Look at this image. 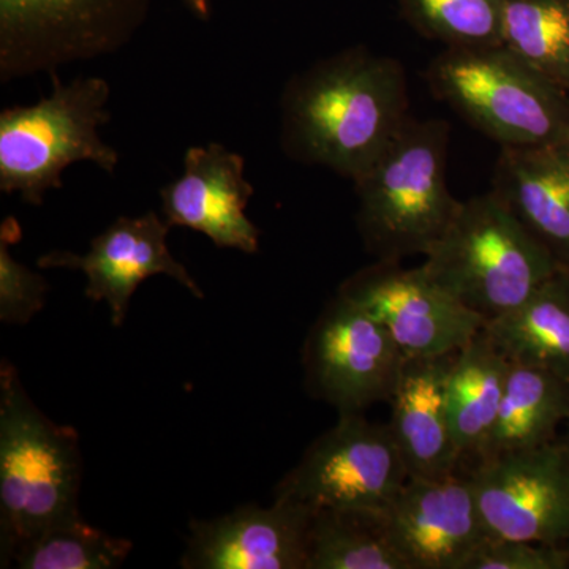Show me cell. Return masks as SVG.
<instances>
[{"instance_id":"obj_1","label":"cell","mask_w":569,"mask_h":569,"mask_svg":"<svg viewBox=\"0 0 569 569\" xmlns=\"http://www.w3.org/2000/svg\"><path fill=\"white\" fill-rule=\"evenodd\" d=\"M280 108L287 157L355 182L410 118L406 70L388 56L350 48L291 78Z\"/></svg>"},{"instance_id":"obj_13","label":"cell","mask_w":569,"mask_h":569,"mask_svg":"<svg viewBox=\"0 0 569 569\" xmlns=\"http://www.w3.org/2000/svg\"><path fill=\"white\" fill-rule=\"evenodd\" d=\"M171 224L156 212L119 217L92 239L88 252L54 250L37 260L40 269H70L88 279L84 295L110 307L111 321L122 326L130 301L141 282L152 276H168L197 298H203L186 266L168 249Z\"/></svg>"},{"instance_id":"obj_12","label":"cell","mask_w":569,"mask_h":569,"mask_svg":"<svg viewBox=\"0 0 569 569\" xmlns=\"http://www.w3.org/2000/svg\"><path fill=\"white\" fill-rule=\"evenodd\" d=\"M383 520L410 569H467L492 537L462 468L447 477L408 478Z\"/></svg>"},{"instance_id":"obj_10","label":"cell","mask_w":569,"mask_h":569,"mask_svg":"<svg viewBox=\"0 0 569 569\" xmlns=\"http://www.w3.org/2000/svg\"><path fill=\"white\" fill-rule=\"evenodd\" d=\"M466 471L492 537L568 548L569 448L560 437Z\"/></svg>"},{"instance_id":"obj_28","label":"cell","mask_w":569,"mask_h":569,"mask_svg":"<svg viewBox=\"0 0 569 569\" xmlns=\"http://www.w3.org/2000/svg\"><path fill=\"white\" fill-rule=\"evenodd\" d=\"M565 425H567V432H565V436L560 437V438H561V440L565 441V443H567V447L569 448V417L567 419V422H565Z\"/></svg>"},{"instance_id":"obj_9","label":"cell","mask_w":569,"mask_h":569,"mask_svg":"<svg viewBox=\"0 0 569 569\" xmlns=\"http://www.w3.org/2000/svg\"><path fill=\"white\" fill-rule=\"evenodd\" d=\"M406 361L388 329L339 293L310 328L302 350L307 391L339 415L389 402Z\"/></svg>"},{"instance_id":"obj_18","label":"cell","mask_w":569,"mask_h":569,"mask_svg":"<svg viewBox=\"0 0 569 569\" xmlns=\"http://www.w3.org/2000/svg\"><path fill=\"white\" fill-rule=\"evenodd\" d=\"M485 331L512 365L538 367L569 383V269L560 268Z\"/></svg>"},{"instance_id":"obj_25","label":"cell","mask_w":569,"mask_h":569,"mask_svg":"<svg viewBox=\"0 0 569 569\" xmlns=\"http://www.w3.org/2000/svg\"><path fill=\"white\" fill-rule=\"evenodd\" d=\"M21 238V227L13 217L0 228V321L28 325L47 305V279L11 253V244Z\"/></svg>"},{"instance_id":"obj_11","label":"cell","mask_w":569,"mask_h":569,"mask_svg":"<svg viewBox=\"0 0 569 569\" xmlns=\"http://www.w3.org/2000/svg\"><path fill=\"white\" fill-rule=\"evenodd\" d=\"M337 293L383 325L407 359L456 353L486 325L422 264L406 269L400 261H377L347 279Z\"/></svg>"},{"instance_id":"obj_6","label":"cell","mask_w":569,"mask_h":569,"mask_svg":"<svg viewBox=\"0 0 569 569\" xmlns=\"http://www.w3.org/2000/svg\"><path fill=\"white\" fill-rule=\"evenodd\" d=\"M427 81L501 148L569 144V96L503 44L447 48Z\"/></svg>"},{"instance_id":"obj_16","label":"cell","mask_w":569,"mask_h":569,"mask_svg":"<svg viewBox=\"0 0 569 569\" xmlns=\"http://www.w3.org/2000/svg\"><path fill=\"white\" fill-rule=\"evenodd\" d=\"M456 353L432 358H408L400 373L388 422L400 449L408 475L438 478L462 467L451 421L447 387Z\"/></svg>"},{"instance_id":"obj_21","label":"cell","mask_w":569,"mask_h":569,"mask_svg":"<svg viewBox=\"0 0 569 569\" xmlns=\"http://www.w3.org/2000/svg\"><path fill=\"white\" fill-rule=\"evenodd\" d=\"M307 569H410L392 545L383 512L317 509Z\"/></svg>"},{"instance_id":"obj_29","label":"cell","mask_w":569,"mask_h":569,"mask_svg":"<svg viewBox=\"0 0 569 569\" xmlns=\"http://www.w3.org/2000/svg\"><path fill=\"white\" fill-rule=\"evenodd\" d=\"M568 550H569V542H568Z\"/></svg>"},{"instance_id":"obj_8","label":"cell","mask_w":569,"mask_h":569,"mask_svg":"<svg viewBox=\"0 0 569 569\" xmlns=\"http://www.w3.org/2000/svg\"><path fill=\"white\" fill-rule=\"evenodd\" d=\"M408 468L388 425L342 413L277 485L274 498L313 511L383 512L406 485Z\"/></svg>"},{"instance_id":"obj_14","label":"cell","mask_w":569,"mask_h":569,"mask_svg":"<svg viewBox=\"0 0 569 569\" xmlns=\"http://www.w3.org/2000/svg\"><path fill=\"white\" fill-rule=\"evenodd\" d=\"M253 193L244 157L209 142L187 149L182 174L160 190V200L171 227L203 233L219 249L257 253L261 233L246 213Z\"/></svg>"},{"instance_id":"obj_19","label":"cell","mask_w":569,"mask_h":569,"mask_svg":"<svg viewBox=\"0 0 569 569\" xmlns=\"http://www.w3.org/2000/svg\"><path fill=\"white\" fill-rule=\"evenodd\" d=\"M568 417V381L538 367L512 365L496 422L473 466L556 440Z\"/></svg>"},{"instance_id":"obj_2","label":"cell","mask_w":569,"mask_h":569,"mask_svg":"<svg viewBox=\"0 0 569 569\" xmlns=\"http://www.w3.org/2000/svg\"><path fill=\"white\" fill-rule=\"evenodd\" d=\"M80 438L52 422L22 387L20 373L0 366V553L2 567L28 541L80 516Z\"/></svg>"},{"instance_id":"obj_3","label":"cell","mask_w":569,"mask_h":569,"mask_svg":"<svg viewBox=\"0 0 569 569\" xmlns=\"http://www.w3.org/2000/svg\"><path fill=\"white\" fill-rule=\"evenodd\" d=\"M449 126L408 118L387 149L356 179L359 234L377 261L426 254L460 201L447 182Z\"/></svg>"},{"instance_id":"obj_5","label":"cell","mask_w":569,"mask_h":569,"mask_svg":"<svg viewBox=\"0 0 569 569\" xmlns=\"http://www.w3.org/2000/svg\"><path fill=\"white\" fill-rule=\"evenodd\" d=\"M110 100L104 78L62 82L52 73L50 96L0 112V192L41 206L50 190L61 189L70 164L89 162L114 173L121 156L100 134L111 119Z\"/></svg>"},{"instance_id":"obj_23","label":"cell","mask_w":569,"mask_h":569,"mask_svg":"<svg viewBox=\"0 0 569 569\" xmlns=\"http://www.w3.org/2000/svg\"><path fill=\"white\" fill-rule=\"evenodd\" d=\"M132 541L112 537L80 516L56 523L14 550L10 563L22 569H114L132 552Z\"/></svg>"},{"instance_id":"obj_15","label":"cell","mask_w":569,"mask_h":569,"mask_svg":"<svg viewBox=\"0 0 569 569\" xmlns=\"http://www.w3.org/2000/svg\"><path fill=\"white\" fill-rule=\"evenodd\" d=\"M313 509L274 498L271 507L244 505L228 515L194 520L183 569H307Z\"/></svg>"},{"instance_id":"obj_22","label":"cell","mask_w":569,"mask_h":569,"mask_svg":"<svg viewBox=\"0 0 569 569\" xmlns=\"http://www.w3.org/2000/svg\"><path fill=\"white\" fill-rule=\"evenodd\" d=\"M503 47L569 96V0H507Z\"/></svg>"},{"instance_id":"obj_26","label":"cell","mask_w":569,"mask_h":569,"mask_svg":"<svg viewBox=\"0 0 569 569\" xmlns=\"http://www.w3.org/2000/svg\"><path fill=\"white\" fill-rule=\"evenodd\" d=\"M467 569H569L565 546L490 537Z\"/></svg>"},{"instance_id":"obj_7","label":"cell","mask_w":569,"mask_h":569,"mask_svg":"<svg viewBox=\"0 0 569 569\" xmlns=\"http://www.w3.org/2000/svg\"><path fill=\"white\" fill-rule=\"evenodd\" d=\"M151 2L0 0V81L114 54L140 31Z\"/></svg>"},{"instance_id":"obj_4","label":"cell","mask_w":569,"mask_h":569,"mask_svg":"<svg viewBox=\"0 0 569 569\" xmlns=\"http://www.w3.org/2000/svg\"><path fill=\"white\" fill-rule=\"evenodd\" d=\"M425 257L432 279L486 321L522 305L563 268L492 190L460 201Z\"/></svg>"},{"instance_id":"obj_20","label":"cell","mask_w":569,"mask_h":569,"mask_svg":"<svg viewBox=\"0 0 569 569\" xmlns=\"http://www.w3.org/2000/svg\"><path fill=\"white\" fill-rule=\"evenodd\" d=\"M511 367L512 362L485 328L456 355L448 377L447 399L462 463L477 458L492 430Z\"/></svg>"},{"instance_id":"obj_17","label":"cell","mask_w":569,"mask_h":569,"mask_svg":"<svg viewBox=\"0 0 569 569\" xmlns=\"http://www.w3.org/2000/svg\"><path fill=\"white\" fill-rule=\"evenodd\" d=\"M492 192L569 269V144L501 148Z\"/></svg>"},{"instance_id":"obj_24","label":"cell","mask_w":569,"mask_h":569,"mask_svg":"<svg viewBox=\"0 0 569 569\" xmlns=\"http://www.w3.org/2000/svg\"><path fill=\"white\" fill-rule=\"evenodd\" d=\"M407 21L447 48L503 44L507 0H399Z\"/></svg>"},{"instance_id":"obj_27","label":"cell","mask_w":569,"mask_h":569,"mask_svg":"<svg viewBox=\"0 0 569 569\" xmlns=\"http://www.w3.org/2000/svg\"><path fill=\"white\" fill-rule=\"evenodd\" d=\"M194 18L209 21L212 17V0H179Z\"/></svg>"}]
</instances>
